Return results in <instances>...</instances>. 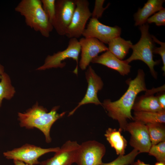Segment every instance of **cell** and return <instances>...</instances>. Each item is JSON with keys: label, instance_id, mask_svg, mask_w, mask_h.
I'll return each mask as SVG.
<instances>
[{"label": "cell", "instance_id": "24", "mask_svg": "<svg viewBox=\"0 0 165 165\" xmlns=\"http://www.w3.org/2000/svg\"><path fill=\"white\" fill-rule=\"evenodd\" d=\"M148 153L154 156L158 162L165 163V141L152 145Z\"/></svg>", "mask_w": 165, "mask_h": 165}, {"label": "cell", "instance_id": "15", "mask_svg": "<svg viewBox=\"0 0 165 165\" xmlns=\"http://www.w3.org/2000/svg\"><path fill=\"white\" fill-rule=\"evenodd\" d=\"M91 62L105 66L116 71L123 76L128 75L130 72L131 68L125 60H120L108 50L96 57Z\"/></svg>", "mask_w": 165, "mask_h": 165}, {"label": "cell", "instance_id": "6", "mask_svg": "<svg viewBox=\"0 0 165 165\" xmlns=\"http://www.w3.org/2000/svg\"><path fill=\"white\" fill-rule=\"evenodd\" d=\"M59 147L43 148L29 144H25L19 148L4 152V156L7 159L22 161L28 165L39 164V158L50 152H56Z\"/></svg>", "mask_w": 165, "mask_h": 165}, {"label": "cell", "instance_id": "10", "mask_svg": "<svg viewBox=\"0 0 165 165\" xmlns=\"http://www.w3.org/2000/svg\"><path fill=\"white\" fill-rule=\"evenodd\" d=\"M124 131L131 135L129 144L131 147L140 153H148L152 145L146 124L134 121L127 124Z\"/></svg>", "mask_w": 165, "mask_h": 165}, {"label": "cell", "instance_id": "34", "mask_svg": "<svg viewBox=\"0 0 165 165\" xmlns=\"http://www.w3.org/2000/svg\"><path fill=\"white\" fill-rule=\"evenodd\" d=\"M133 165H136V163L135 162L134 163Z\"/></svg>", "mask_w": 165, "mask_h": 165}, {"label": "cell", "instance_id": "32", "mask_svg": "<svg viewBox=\"0 0 165 165\" xmlns=\"http://www.w3.org/2000/svg\"><path fill=\"white\" fill-rule=\"evenodd\" d=\"M4 72V67L0 64V77Z\"/></svg>", "mask_w": 165, "mask_h": 165}, {"label": "cell", "instance_id": "13", "mask_svg": "<svg viewBox=\"0 0 165 165\" xmlns=\"http://www.w3.org/2000/svg\"><path fill=\"white\" fill-rule=\"evenodd\" d=\"M81 48L79 66L83 70L100 53L108 50L105 44L95 38H82L79 41Z\"/></svg>", "mask_w": 165, "mask_h": 165}, {"label": "cell", "instance_id": "18", "mask_svg": "<svg viewBox=\"0 0 165 165\" xmlns=\"http://www.w3.org/2000/svg\"><path fill=\"white\" fill-rule=\"evenodd\" d=\"M134 111L159 112L165 110L162 109L156 96L145 94L136 99L132 108Z\"/></svg>", "mask_w": 165, "mask_h": 165}, {"label": "cell", "instance_id": "29", "mask_svg": "<svg viewBox=\"0 0 165 165\" xmlns=\"http://www.w3.org/2000/svg\"><path fill=\"white\" fill-rule=\"evenodd\" d=\"M159 104L162 109L165 110V94L163 93L156 96Z\"/></svg>", "mask_w": 165, "mask_h": 165}, {"label": "cell", "instance_id": "8", "mask_svg": "<svg viewBox=\"0 0 165 165\" xmlns=\"http://www.w3.org/2000/svg\"><path fill=\"white\" fill-rule=\"evenodd\" d=\"M76 6L65 35L68 38H78L82 35L87 22L91 16L87 0H75Z\"/></svg>", "mask_w": 165, "mask_h": 165}, {"label": "cell", "instance_id": "16", "mask_svg": "<svg viewBox=\"0 0 165 165\" xmlns=\"http://www.w3.org/2000/svg\"><path fill=\"white\" fill-rule=\"evenodd\" d=\"M164 0H148L142 8L138 9L134 15L135 26L142 25L146 23L151 15L159 11L163 7L162 5Z\"/></svg>", "mask_w": 165, "mask_h": 165}, {"label": "cell", "instance_id": "12", "mask_svg": "<svg viewBox=\"0 0 165 165\" xmlns=\"http://www.w3.org/2000/svg\"><path fill=\"white\" fill-rule=\"evenodd\" d=\"M86 77L88 83L86 93L78 105L70 112L68 116L72 115L76 110L81 106L89 103L102 105L99 101L97 93L101 90L103 83L101 78L95 72L91 66H89L85 73Z\"/></svg>", "mask_w": 165, "mask_h": 165}, {"label": "cell", "instance_id": "3", "mask_svg": "<svg viewBox=\"0 0 165 165\" xmlns=\"http://www.w3.org/2000/svg\"><path fill=\"white\" fill-rule=\"evenodd\" d=\"M15 9L24 17L28 26L44 37H49L53 28L43 9L41 0H22Z\"/></svg>", "mask_w": 165, "mask_h": 165}, {"label": "cell", "instance_id": "33", "mask_svg": "<svg viewBox=\"0 0 165 165\" xmlns=\"http://www.w3.org/2000/svg\"><path fill=\"white\" fill-rule=\"evenodd\" d=\"M155 165H165V163L158 162H157L156 163Z\"/></svg>", "mask_w": 165, "mask_h": 165}, {"label": "cell", "instance_id": "23", "mask_svg": "<svg viewBox=\"0 0 165 165\" xmlns=\"http://www.w3.org/2000/svg\"><path fill=\"white\" fill-rule=\"evenodd\" d=\"M139 153L138 151L134 149L127 155H119L113 161L108 163L102 162L99 165H133L135 158Z\"/></svg>", "mask_w": 165, "mask_h": 165}, {"label": "cell", "instance_id": "9", "mask_svg": "<svg viewBox=\"0 0 165 165\" xmlns=\"http://www.w3.org/2000/svg\"><path fill=\"white\" fill-rule=\"evenodd\" d=\"M75 6V0H56L55 13L52 24L59 35H65Z\"/></svg>", "mask_w": 165, "mask_h": 165}, {"label": "cell", "instance_id": "5", "mask_svg": "<svg viewBox=\"0 0 165 165\" xmlns=\"http://www.w3.org/2000/svg\"><path fill=\"white\" fill-rule=\"evenodd\" d=\"M81 51L80 46L77 38H72L69 41L67 48L62 51H59L53 55H48L46 58L44 64L38 68V70H44L53 68H63L66 63L63 61L68 58H72L76 63V68L73 72L77 74L79 57Z\"/></svg>", "mask_w": 165, "mask_h": 165}, {"label": "cell", "instance_id": "31", "mask_svg": "<svg viewBox=\"0 0 165 165\" xmlns=\"http://www.w3.org/2000/svg\"><path fill=\"white\" fill-rule=\"evenodd\" d=\"M135 163L136 165H150L148 164H146L139 160H138Z\"/></svg>", "mask_w": 165, "mask_h": 165}, {"label": "cell", "instance_id": "4", "mask_svg": "<svg viewBox=\"0 0 165 165\" xmlns=\"http://www.w3.org/2000/svg\"><path fill=\"white\" fill-rule=\"evenodd\" d=\"M149 28L147 23L139 27L141 38L137 43L132 46L131 48L133 50L132 53L125 61L128 64L137 60L143 61L148 66L152 75L156 79L157 74L154 67L160 63V60L154 61L153 59V51L156 46L149 33Z\"/></svg>", "mask_w": 165, "mask_h": 165}, {"label": "cell", "instance_id": "2", "mask_svg": "<svg viewBox=\"0 0 165 165\" xmlns=\"http://www.w3.org/2000/svg\"><path fill=\"white\" fill-rule=\"evenodd\" d=\"M59 108L58 106L54 107L48 112L46 108L39 105L37 102L25 112L18 113L19 125L21 127L28 129L36 128L39 130L44 134L46 142L50 143L52 141L50 131L52 125L66 113H57Z\"/></svg>", "mask_w": 165, "mask_h": 165}, {"label": "cell", "instance_id": "19", "mask_svg": "<svg viewBox=\"0 0 165 165\" xmlns=\"http://www.w3.org/2000/svg\"><path fill=\"white\" fill-rule=\"evenodd\" d=\"M108 51L120 60H123L132 46L130 40H126L120 36L112 40L108 44Z\"/></svg>", "mask_w": 165, "mask_h": 165}, {"label": "cell", "instance_id": "14", "mask_svg": "<svg viewBox=\"0 0 165 165\" xmlns=\"http://www.w3.org/2000/svg\"><path fill=\"white\" fill-rule=\"evenodd\" d=\"M80 144L68 140L60 148L53 156L40 162V165H72L75 163Z\"/></svg>", "mask_w": 165, "mask_h": 165}, {"label": "cell", "instance_id": "22", "mask_svg": "<svg viewBox=\"0 0 165 165\" xmlns=\"http://www.w3.org/2000/svg\"><path fill=\"white\" fill-rule=\"evenodd\" d=\"M0 108L3 99H11L15 93L14 87L12 86L10 78L4 72L0 77Z\"/></svg>", "mask_w": 165, "mask_h": 165}, {"label": "cell", "instance_id": "17", "mask_svg": "<svg viewBox=\"0 0 165 165\" xmlns=\"http://www.w3.org/2000/svg\"><path fill=\"white\" fill-rule=\"evenodd\" d=\"M121 131L119 129L108 128L105 134L106 140L119 155H125L127 145V141L121 135Z\"/></svg>", "mask_w": 165, "mask_h": 165}, {"label": "cell", "instance_id": "21", "mask_svg": "<svg viewBox=\"0 0 165 165\" xmlns=\"http://www.w3.org/2000/svg\"><path fill=\"white\" fill-rule=\"evenodd\" d=\"M164 124V123H160L146 124L152 145L165 141V127Z\"/></svg>", "mask_w": 165, "mask_h": 165}, {"label": "cell", "instance_id": "28", "mask_svg": "<svg viewBox=\"0 0 165 165\" xmlns=\"http://www.w3.org/2000/svg\"><path fill=\"white\" fill-rule=\"evenodd\" d=\"M104 0H96L93 11L91 13L92 18L98 19L101 17L104 11L108 8L109 4L105 8L103 7Z\"/></svg>", "mask_w": 165, "mask_h": 165}, {"label": "cell", "instance_id": "1", "mask_svg": "<svg viewBox=\"0 0 165 165\" xmlns=\"http://www.w3.org/2000/svg\"><path fill=\"white\" fill-rule=\"evenodd\" d=\"M145 73L142 69H139L137 75L134 79L127 81L128 88L123 95L118 100L112 101L110 99L104 100L102 106L108 112V116L117 121L120 129L124 131L128 119L134 121L131 110L137 95L142 91H147L145 79Z\"/></svg>", "mask_w": 165, "mask_h": 165}, {"label": "cell", "instance_id": "27", "mask_svg": "<svg viewBox=\"0 0 165 165\" xmlns=\"http://www.w3.org/2000/svg\"><path fill=\"white\" fill-rule=\"evenodd\" d=\"M152 37L155 42L160 45L159 47H155L153 51V53L159 54L162 58L163 66L162 68V71L165 73V43L160 41L154 36L152 35Z\"/></svg>", "mask_w": 165, "mask_h": 165}, {"label": "cell", "instance_id": "7", "mask_svg": "<svg viewBox=\"0 0 165 165\" xmlns=\"http://www.w3.org/2000/svg\"><path fill=\"white\" fill-rule=\"evenodd\" d=\"M105 152L104 145L97 141L84 142L80 145L75 163L77 165H99Z\"/></svg>", "mask_w": 165, "mask_h": 165}, {"label": "cell", "instance_id": "26", "mask_svg": "<svg viewBox=\"0 0 165 165\" xmlns=\"http://www.w3.org/2000/svg\"><path fill=\"white\" fill-rule=\"evenodd\" d=\"M147 24L154 23L158 26L165 25V9L163 8L157 13L149 17L147 20Z\"/></svg>", "mask_w": 165, "mask_h": 165}, {"label": "cell", "instance_id": "30", "mask_svg": "<svg viewBox=\"0 0 165 165\" xmlns=\"http://www.w3.org/2000/svg\"><path fill=\"white\" fill-rule=\"evenodd\" d=\"M13 163L15 165H28L24 162L18 160H13Z\"/></svg>", "mask_w": 165, "mask_h": 165}, {"label": "cell", "instance_id": "20", "mask_svg": "<svg viewBox=\"0 0 165 165\" xmlns=\"http://www.w3.org/2000/svg\"><path fill=\"white\" fill-rule=\"evenodd\" d=\"M134 121L147 123H165V110L159 112L134 111Z\"/></svg>", "mask_w": 165, "mask_h": 165}, {"label": "cell", "instance_id": "25", "mask_svg": "<svg viewBox=\"0 0 165 165\" xmlns=\"http://www.w3.org/2000/svg\"><path fill=\"white\" fill-rule=\"evenodd\" d=\"M41 2L43 9L52 24L55 15L56 0H41Z\"/></svg>", "mask_w": 165, "mask_h": 165}, {"label": "cell", "instance_id": "11", "mask_svg": "<svg viewBox=\"0 0 165 165\" xmlns=\"http://www.w3.org/2000/svg\"><path fill=\"white\" fill-rule=\"evenodd\" d=\"M121 31V28L118 26H107L98 19L91 18L82 35L86 38H95L104 44H108L113 39L120 36Z\"/></svg>", "mask_w": 165, "mask_h": 165}]
</instances>
